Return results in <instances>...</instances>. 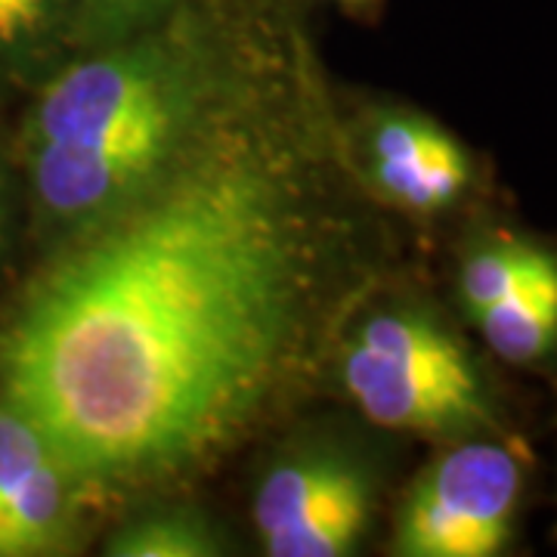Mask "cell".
Listing matches in <instances>:
<instances>
[{
	"instance_id": "6",
	"label": "cell",
	"mask_w": 557,
	"mask_h": 557,
	"mask_svg": "<svg viewBox=\"0 0 557 557\" xmlns=\"http://www.w3.org/2000/svg\"><path fill=\"white\" fill-rule=\"evenodd\" d=\"M81 483L60 458H40L0 498V557H35L62 552L78 523Z\"/></svg>"
},
{
	"instance_id": "4",
	"label": "cell",
	"mask_w": 557,
	"mask_h": 557,
	"mask_svg": "<svg viewBox=\"0 0 557 557\" xmlns=\"http://www.w3.org/2000/svg\"><path fill=\"white\" fill-rule=\"evenodd\" d=\"M523 465L493 434L456 440L409 486L394 530L403 557H493L518 523Z\"/></svg>"
},
{
	"instance_id": "12",
	"label": "cell",
	"mask_w": 557,
	"mask_h": 557,
	"mask_svg": "<svg viewBox=\"0 0 557 557\" xmlns=\"http://www.w3.org/2000/svg\"><path fill=\"white\" fill-rule=\"evenodd\" d=\"M47 456L50 446L44 443V437L16 409L3 403L0 406V498Z\"/></svg>"
},
{
	"instance_id": "2",
	"label": "cell",
	"mask_w": 557,
	"mask_h": 557,
	"mask_svg": "<svg viewBox=\"0 0 557 557\" xmlns=\"http://www.w3.org/2000/svg\"><path fill=\"white\" fill-rule=\"evenodd\" d=\"M201 97L196 62L159 40L65 69L32 119L44 211L90 230L143 196L174 168Z\"/></svg>"
},
{
	"instance_id": "1",
	"label": "cell",
	"mask_w": 557,
	"mask_h": 557,
	"mask_svg": "<svg viewBox=\"0 0 557 557\" xmlns=\"http://www.w3.org/2000/svg\"><path fill=\"white\" fill-rule=\"evenodd\" d=\"M84 233L0 338L3 397L84 486L174 474L276 379L307 273L298 196L226 143Z\"/></svg>"
},
{
	"instance_id": "13",
	"label": "cell",
	"mask_w": 557,
	"mask_h": 557,
	"mask_svg": "<svg viewBox=\"0 0 557 557\" xmlns=\"http://www.w3.org/2000/svg\"><path fill=\"white\" fill-rule=\"evenodd\" d=\"M47 0H0V44L25 38L44 16Z\"/></svg>"
},
{
	"instance_id": "3",
	"label": "cell",
	"mask_w": 557,
	"mask_h": 557,
	"mask_svg": "<svg viewBox=\"0 0 557 557\" xmlns=\"http://www.w3.org/2000/svg\"><path fill=\"white\" fill-rule=\"evenodd\" d=\"M341 379L381 428L424 437L496 434V403L468 347L431 313L387 310L366 319L341 357Z\"/></svg>"
},
{
	"instance_id": "7",
	"label": "cell",
	"mask_w": 557,
	"mask_h": 557,
	"mask_svg": "<svg viewBox=\"0 0 557 557\" xmlns=\"http://www.w3.org/2000/svg\"><path fill=\"white\" fill-rule=\"evenodd\" d=\"M369 486L366 471L335 453H298L278 461L255 496V527L267 542L332 498Z\"/></svg>"
},
{
	"instance_id": "8",
	"label": "cell",
	"mask_w": 557,
	"mask_h": 557,
	"mask_svg": "<svg viewBox=\"0 0 557 557\" xmlns=\"http://www.w3.org/2000/svg\"><path fill=\"white\" fill-rule=\"evenodd\" d=\"M493 354L530 366L557 350V270L474 317Z\"/></svg>"
},
{
	"instance_id": "11",
	"label": "cell",
	"mask_w": 557,
	"mask_h": 557,
	"mask_svg": "<svg viewBox=\"0 0 557 557\" xmlns=\"http://www.w3.org/2000/svg\"><path fill=\"white\" fill-rule=\"evenodd\" d=\"M106 552L112 557H211L220 548L205 518L189 511H159L127 523Z\"/></svg>"
},
{
	"instance_id": "9",
	"label": "cell",
	"mask_w": 557,
	"mask_h": 557,
	"mask_svg": "<svg viewBox=\"0 0 557 557\" xmlns=\"http://www.w3.org/2000/svg\"><path fill=\"white\" fill-rule=\"evenodd\" d=\"M555 270L557 255L539 248L533 242L502 236V239L483 242L465 258L461 273H458V295H461L465 310L474 319L493 304Z\"/></svg>"
},
{
	"instance_id": "14",
	"label": "cell",
	"mask_w": 557,
	"mask_h": 557,
	"mask_svg": "<svg viewBox=\"0 0 557 557\" xmlns=\"http://www.w3.org/2000/svg\"><path fill=\"white\" fill-rule=\"evenodd\" d=\"M341 3H369V0H341Z\"/></svg>"
},
{
	"instance_id": "5",
	"label": "cell",
	"mask_w": 557,
	"mask_h": 557,
	"mask_svg": "<svg viewBox=\"0 0 557 557\" xmlns=\"http://www.w3.org/2000/svg\"><path fill=\"white\" fill-rule=\"evenodd\" d=\"M369 174L384 199L416 214L456 205L471 183V159L437 121L384 112L369 131Z\"/></svg>"
},
{
	"instance_id": "15",
	"label": "cell",
	"mask_w": 557,
	"mask_h": 557,
	"mask_svg": "<svg viewBox=\"0 0 557 557\" xmlns=\"http://www.w3.org/2000/svg\"><path fill=\"white\" fill-rule=\"evenodd\" d=\"M119 3H143V0H119Z\"/></svg>"
},
{
	"instance_id": "10",
	"label": "cell",
	"mask_w": 557,
	"mask_h": 557,
	"mask_svg": "<svg viewBox=\"0 0 557 557\" xmlns=\"http://www.w3.org/2000/svg\"><path fill=\"white\" fill-rule=\"evenodd\" d=\"M372 486L332 498L307 518L292 523L263 542V552L273 557H341L350 555L369 527Z\"/></svg>"
}]
</instances>
